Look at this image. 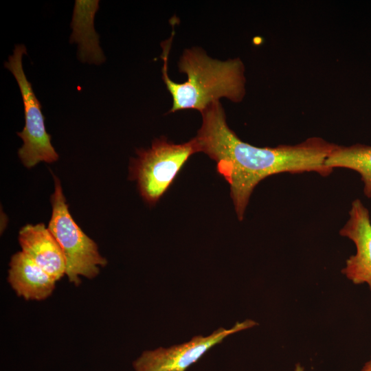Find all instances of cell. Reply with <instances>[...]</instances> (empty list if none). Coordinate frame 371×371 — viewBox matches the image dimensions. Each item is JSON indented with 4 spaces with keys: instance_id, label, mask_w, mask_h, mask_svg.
<instances>
[{
    "instance_id": "cell-7",
    "label": "cell",
    "mask_w": 371,
    "mask_h": 371,
    "mask_svg": "<svg viewBox=\"0 0 371 371\" xmlns=\"http://www.w3.org/2000/svg\"><path fill=\"white\" fill-rule=\"evenodd\" d=\"M349 218L339 235L355 245L356 251L346 260L341 273L353 284H366L371 292V216L359 199L353 200Z\"/></svg>"
},
{
    "instance_id": "cell-6",
    "label": "cell",
    "mask_w": 371,
    "mask_h": 371,
    "mask_svg": "<svg viewBox=\"0 0 371 371\" xmlns=\"http://www.w3.org/2000/svg\"><path fill=\"white\" fill-rule=\"evenodd\" d=\"M257 324L254 320L247 319L230 328H217L207 336L199 335L181 344L144 351L133 361V368L135 371H186L228 336Z\"/></svg>"
},
{
    "instance_id": "cell-4",
    "label": "cell",
    "mask_w": 371,
    "mask_h": 371,
    "mask_svg": "<svg viewBox=\"0 0 371 371\" xmlns=\"http://www.w3.org/2000/svg\"><path fill=\"white\" fill-rule=\"evenodd\" d=\"M131 159L129 179L137 181L142 199L155 205L167 191L188 158L197 153L193 139L175 144L165 137L155 139L150 148L137 150Z\"/></svg>"
},
{
    "instance_id": "cell-8",
    "label": "cell",
    "mask_w": 371,
    "mask_h": 371,
    "mask_svg": "<svg viewBox=\"0 0 371 371\" xmlns=\"http://www.w3.org/2000/svg\"><path fill=\"white\" fill-rule=\"evenodd\" d=\"M21 251L56 281L66 275V260L62 248L44 223L27 224L19 232Z\"/></svg>"
},
{
    "instance_id": "cell-11",
    "label": "cell",
    "mask_w": 371,
    "mask_h": 371,
    "mask_svg": "<svg viewBox=\"0 0 371 371\" xmlns=\"http://www.w3.org/2000/svg\"><path fill=\"white\" fill-rule=\"evenodd\" d=\"M324 164L332 170L342 168L357 172L363 184V192L365 196L371 199V145H335L326 159Z\"/></svg>"
},
{
    "instance_id": "cell-5",
    "label": "cell",
    "mask_w": 371,
    "mask_h": 371,
    "mask_svg": "<svg viewBox=\"0 0 371 371\" xmlns=\"http://www.w3.org/2000/svg\"><path fill=\"white\" fill-rule=\"evenodd\" d=\"M25 54V46L16 45L4 66L14 76L21 93L25 122L23 131L17 133L23 142L18 155L23 164L31 168L41 161L53 163L58 159V155L51 143V135L46 131L42 106L24 73L22 57Z\"/></svg>"
},
{
    "instance_id": "cell-9",
    "label": "cell",
    "mask_w": 371,
    "mask_h": 371,
    "mask_svg": "<svg viewBox=\"0 0 371 371\" xmlns=\"http://www.w3.org/2000/svg\"><path fill=\"white\" fill-rule=\"evenodd\" d=\"M8 281L19 297L26 300H43L49 297L56 280L22 251L9 263Z\"/></svg>"
},
{
    "instance_id": "cell-1",
    "label": "cell",
    "mask_w": 371,
    "mask_h": 371,
    "mask_svg": "<svg viewBox=\"0 0 371 371\" xmlns=\"http://www.w3.org/2000/svg\"><path fill=\"white\" fill-rule=\"evenodd\" d=\"M201 114V126L192 138L196 151L216 162L218 172L229 185L240 221L254 188L266 177L308 172L326 177L333 170L324 163L335 144L322 138L313 137L295 145L261 148L244 142L231 130L219 101L211 103Z\"/></svg>"
},
{
    "instance_id": "cell-10",
    "label": "cell",
    "mask_w": 371,
    "mask_h": 371,
    "mask_svg": "<svg viewBox=\"0 0 371 371\" xmlns=\"http://www.w3.org/2000/svg\"><path fill=\"white\" fill-rule=\"evenodd\" d=\"M85 20L80 10L75 6L71 26V42L78 43V57L82 61L101 63L104 60L98 45V36L93 29V16L98 8V1H85Z\"/></svg>"
},
{
    "instance_id": "cell-14",
    "label": "cell",
    "mask_w": 371,
    "mask_h": 371,
    "mask_svg": "<svg viewBox=\"0 0 371 371\" xmlns=\"http://www.w3.org/2000/svg\"><path fill=\"white\" fill-rule=\"evenodd\" d=\"M370 216H371V214H370Z\"/></svg>"
},
{
    "instance_id": "cell-13",
    "label": "cell",
    "mask_w": 371,
    "mask_h": 371,
    "mask_svg": "<svg viewBox=\"0 0 371 371\" xmlns=\"http://www.w3.org/2000/svg\"><path fill=\"white\" fill-rule=\"evenodd\" d=\"M293 371H305V370L304 368L300 363H297L295 364Z\"/></svg>"
},
{
    "instance_id": "cell-2",
    "label": "cell",
    "mask_w": 371,
    "mask_h": 371,
    "mask_svg": "<svg viewBox=\"0 0 371 371\" xmlns=\"http://www.w3.org/2000/svg\"><path fill=\"white\" fill-rule=\"evenodd\" d=\"M172 36L162 43V77L172 98L168 113L196 109L201 113L211 103L226 98L240 102L245 94L244 65L240 58L225 61L214 59L200 47L186 49L179 58V71L187 75L182 83L172 81L168 75V60Z\"/></svg>"
},
{
    "instance_id": "cell-12",
    "label": "cell",
    "mask_w": 371,
    "mask_h": 371,
    "mask_svg": "<svg viewBox=\"0 0 371 371\" xmlns=\"http://www.w3.org/2000/svg\"><path fill=\"white\" fill-rule=\"evenodd\" d=\"M361 371H371V357L370 360L364 364Z\"/></svg>"
},
{
    "instance_id": "cell-3",
    "label": "cell",
    "mask_w": 371,
    "mask_h": 371,
    "mask_svg": "<svg viewBox=\"0 0 371 371\" xmlns=\"http://www.w3.org/2000/svg\"><path fill=\"white\" fill-rule=\"evenodd\" d=\"M54 192L51 196L52 212L48 229L60 245L66 260V276L75 285L80 277L95 278L107 264L96 243L74 220L69 210L59 179L53 175Z\"/></svg>"
}]
</instances>
